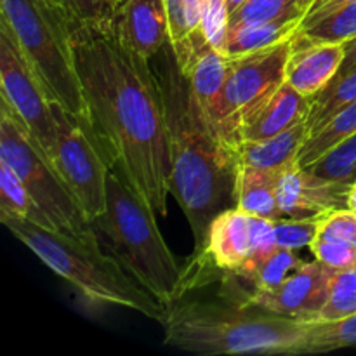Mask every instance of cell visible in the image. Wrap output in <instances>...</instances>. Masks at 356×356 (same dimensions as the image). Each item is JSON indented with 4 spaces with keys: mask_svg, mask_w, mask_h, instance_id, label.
I'll return each instance as SVG.
<instances>
[{
    "mask_svg": "<svg viewBox=\"0 0 356 356\" xmlns=\"http://www.w3.org/2000/svg\"><path fill=\"white\" fill-rule=\"evenodd\" d=\"M73 52L87 124L111 167L155 211L167 214L170 145L160 76L110 24L76 23Z\"/></svg>",
    "mask_w": 356,
    "mask_h": 356,
    "instance_id": "cell-1",
    "label": "cell"
},
{
    "mask_svg": "<svg viewBox=\"0 0 356 356\" xmlns=\"http://www.w3.org/2000/svg\"><path fill=\"white\" fill-rule=\"evenodd\" d=\"M160 82L169 125V190L190 222L195 247L202 250L212 219L235 202L238 163L233 145L216 132L198 108L172 51L170 63L162 66Z\"/></svg>",
    "mask_w": 356,
    "mask_h": 356,
    "instance_id": "cell-2",
    "label": "cell"
},
{
    "mask_svg": "<svg viewBox=\"0 0 356 356\" xmlns=\"http://www.w3.org/2000/svg\"><path fill=\"white\" fill-rule=\"evenodd\" d=\"M232 289L219 299L172 302L162 318L163 343L195 355H312V323L268 312Z\"/></svg>",
    "mask_w": 356,
    "mask_h": 356,
    "instance_id": "cell-3",
    "label": "cell"
},
{
    "mask_svg": "<svg viewBox=\"0 0 356 356\" xmlns=\"http://www.w3.org/2000/svg\"><path fill=\"white\" fill-rule=\"evenodd\" d=\"M90 228L101 247L160 305L167 308L184 298L186 268L167 247L155 211L115 170L108 176L106 209Z\"/></svg>",
    "mask_w": 356,
    "mask_h": 356,
    "instance_id": "cell-4",
    "label": "cell"
},
{
    "mask_svg": "<svg viewBox=\"0 0 356 356\" xmlns=\"http://www.w3.org/2000/svg\"><path fill=\"white\" fill-rule=\"evenodd\" d=\"M0 221L45 266L65 278L87 301L127 308L162 322L165 306L145 291L101 247L94 229L83 236H73L58 229L42 228L26 219L0 216Z\"/></svg>",
    "mask_w": 356,
    "mask_h": 356,
    "instance_id": "cell-5",
    "label": "cell"
},
{
    "mask_svg": "<svg viewBox=\"0 0 356 356\" xmlns=\"http://www.w3.org/2000/svg\"><path fill=\"white\" fill-rule=\"evenodd\" d=\"M6 24L52 101L87 122V108L73 52L76 19L58 0H0Z\"/></svg>",
    "mask_w": 356,
    "mask_h": 356,
    "instance_id": "cell-6",
    "label": "cell"
},
{
    "mask_svg": "<svg viewBox=\"0 0 356 356\" xmlns=\"http://www.w3.org/2000/svg\"><path fill=\"white\" fill-rule=\"evenodd\" d=\"M0 160L13 167L35 205L51 219L58 232L73 236L92 232L49 156L6 99L0 106Z\"/></svg>",
    "mask_w": 356,
    "mask_h": 356,
    "instance_id": "cell-7",
    "label": "cell"
},
{
    "mask_svg": "<svg viewBox=\"0 0 356 356\" xmlns=\"http://www.w3.org/2000/svg\"><path fill=\"white\" fill-rule=\"evenodd\" d=\"M58 139L51 156L56 172L79 204L87 222L106 209L111 165L86 120L75 118L56 103Z\"/></svg>",
    "mask_w": 356,
    "mask_h": 356,
    "instance_id": "cell-8",
    "label": "cell"
},
{
    "mask_svg": "<svg viewBox=\"0 0 356 356\" xmlns=\"http://www.w3.org/2000/svg\"><path fill=\"white\" fill-rule=\"evenodd\" d=\"M292 38L232 58L218 113V132L232 145L240 122L285 82Z\"/></svg>",
    "mask_w": 356,
    "mask_h": 356,
    "instance_id": "cell-9",
    "label": "cell"
},
{
    "mask_svg": "<svg viewBox=\"0 0 356 356\" xmlns=\"http://www.w3.org/2000/svg\"><path fill=\"white\" fill-rule=\"evenodd\" d=\"M0 87L2 99L10 104L51 160L59 131L56 103L3 23H0Z\"/></svg>",
    "mask_w": 356,
    "mask_h": 356,
    "instance_id": "cell-10",
    "label": "cell"
},
{
    "mask_svg": "<svg viewBox=\"0 0 356 356\" xmlns=\"http://www.w3.org/2000/svg\"><path fill=\"white\" fill-rule=\"evenodd\" d=\"M334 273V268L318 259L302 263L278 287L268 291L252 289L249 301L282 316L313 322L325 305Z\"/></svg>",
    "mask_w": 356,
    "mask_h": 356,
    "instance_id": "cell-11",
    "label": "cell"
},
{
    "mask_svg": "<svg viewBox=\"0 0 356 356\" xmlns=\"http://www.w3.org/2000/svg\"><path fill=\"white\" fill-rule=\"evenodd\" d=\"M170 51L193 92L198 108L218 132L219 103L228 79L232 58L212 47L202 30L195 31L183 45Z\"/></svg>",
    "mask_w": 356,
    "mask_h": 356,
    "instance_id": "cell-12",
    "label": "cell"
},
{
    "mask_svg": "<svg viewBox=\"0 0 356 356\" xmlns=\"http://www.w3.org/2000/svg\"><path fill=\"white\" fill-rule=\"evenodd\" d=\"M348 190L346 184L322 179L294 162L278 174V209L282 218H306L346 207Z\"/></svg>",
    "mask_w": 356,
    "mask_h": 356,
    "instance_id": "cell-13",
    "label": "cell"
},
{
    "mask_svg": "<svg viewBox=\"0 0 356 356\" xmlns=\"http://www.w3.org/2000/svg\"><path fill=\"white\" fill-rule=\"evenodd\" d=\"M309 110L312 97L305 96L291 83L284 82L245 115L236 129L232 145L238 141H259L280 134L308 120Z\"/></svg>",
    "mask_w": 356,
    "mask_h": 356,
    "instance_id": "cell-14",
    "label": "cell"
},
{
    "mask_svg": "<svg viewBox=\"0 0 356 356\" xmlns=\"http://www.w3.org/2000/svg\"><path fill=\"white\" fill-rule=\"evenodd\" d=\"M344 58L346 49L343 44H316L292 37L285 82L305 96H316L339 73Z\"/></svg>",
    "mask_w": 356,
    "mask_h": 356,
    "instance_id": "cell-15",
    "label": "cell"
},
{
    "mask_svg": "<svg viewBox=\"0 0 356 356\" xmlns=\"http://www.w3.org/2000/svg\"><path fill=\"white\" fill-rule=\"evenodd\" d=\"M250 214L232 207L219 212L211 221L205 243L198 256L225 273H238L249 259Z\"/></svg>",
    "mask_w": 356,
    "mask_h": 356,
    "instance_id": "cell-16",
    "label": "cell"
},
{
    "mask_svg": "<svg viewBox=\"0 0 356 356\" xmlns=\"http://www.w3.org/2000/svg\"><path fill=\"white\" fill-rule=\"evenodd\" d=\"M122 38L146 59L169 44V21L163 0H122L117 16Z\"/></svg>",
    "mask_w": 356,
    "mask_h": 356,
    "instance_id": "cell-17",
    "label": "cell"
},
{
    "mask_svg": "<svg viewBox=\"0 0 356 356\" xmlns=\"http://www.w3.org/2000/svg\"><path fill=\"white\" fill-rule=\"evenodd\" d=\"M308 124L294 125L287 131L259 141H238L233 145L236 163L257 169L282 170L298 162V155L308 138Z\"/></svg>",
    "mask_w": 356,
    "mask_h": 356,
    "instance_id": "cell-18",
    "label": "cell"
},
{
    "mask_svg": "<svg viewBox=\"0 0 356 356\" xmlns=\"http://www.w3.org/2000/svg\"><path fill=\"white\" fill-rule=\"evenodd\" d=\"M282 170L257 169L250 165H238L235 183V207L250 216L278 219L282 212L277 200L278 174Z\"/></svg>",
    "mask_w": 356,
    "mask_h": 356,
    "instance_id": "cell-19",
    "label": "cell"
},
{
    "mask_svg": "<svg viewBox=\"0 0 356 356\" xmlns=\"http://www.w3.org/2000/svg\"><path fill=\"white\" fill-rule=\"evenodd\" d=\"M301 21L302 17H284L271 23L229 28L228 38H226V56L236 58V56L249 54V52L271 47L278 42L292 38Z\"/></svg>",
    "mask_w": 356,
    "mask_h": 356,
    "instance_id": "cell-20",
    "label": "cell"
},
{
    "mask_svg": "<svg viewBox=\"0 0 356 356\" xmlns=\"http://www.w3.org/2000/svg\"><path fill=\"white\" fill-rule=\"evenodd\" d=\"M356 132V101L348 104L341 111H337L329 122L322 125L318 131L312 132L306 138L301 152L298 155V163L301 167H309L325 155L329 149L339 145L346 138L353 136Z\"/></svg>",
    "mask_w": 356,
    "mask_h": 356,
    "instance_id": "cell-21",
    "label": "cell"
},
{
    "mask_svg": "<svg viewBox=\"0 0 356 356\" xmlns=\"http://www.w3.org/2000/svg\"><path fill=\"white\" fill-rule=\"evenodd\" d=\"M0 216L26 219L42 228L56 229L51 219L35 205L21 177L2 160H0Z\"/></svg>",
    "mask_w": 356,
    "mask_h": 356,
    "instance_id": "cell-22",
    "label": "cell"
},
{
    "mask_svg": "<svg viewBox=\"0 0 356 356\" xmlns=\"http://www.w3.org/2000/svg\"><path fill=\"white\" fill-rule=\"evenodd\" d=\"M356 101V70L341 73L332 82L312 97V110L306 120L309 134L318 131L325 122H329L337 111Z\"/></svg>",
    "mask_w": 356,
    "mask_h": 356,
    "instance_id": "cell-23",
    "label": "cell"
},
{
    "mask_svg": "<svg viewBox=\"0 0 356 356\" xmlns=\"http://www.w3.org/2000/svg\"><path fill=\"white\" fill-rule=\"evenodd\" d=\"M356 37V2L312 23H301L294 38L316 44H348Z\"/></svg>",
    "mask_w": 356,
    "mask_h": 356,
    "instance_id": "cell-24",
    "label": "cell"
},
{
    "mask_svg": "<svg viewBox=\"0 0 356 356\" xmlns=\"http://www.w3.org/2000/svg\"><path fill=\"white\" fill-rule=\"evenodd\" d=\"M306 169L330 183L351 186L356 181V132Z\"/></svg>",
    "mask_w": 356,
    "mask_h": 356,
    "instance_id": "cell-25",
    "label": "cell"
},
{
    "mask_svg": "<svg viewBox=\"0 0 356 356\" xmlns=\"http://www.w3.org/2000/svg\"><path fill=\"white\" fill-rule=\"evenodd\" d=\"M356 313V264L336 270L330 280L329 296L313 322H336Z\"/></svg>",
    "mask_w": 356,
    "mask_h": 356,
    "instance_id": "cell-26",
    "label": "cell"
},
{
    "mask_svg": "<svg viewBox=\"0 0 356 356\" xmlns=\"http://www.w3.org/2000/svg\"><path fill=\"white\" fill-rule=\"evenodd\" d=\"M207 0H163L169 21V47L183 45L195 31L200 30L202 13Z\"/></svg>",
    "mask_w": 356,
    "mask_h": 356,
    "instance_id": "cell-27",
    "label": "cell"
},
{
    "mask_svg": "<svg viewBox=\"0 0 356 356\" xmlns=\"http://www.w3.org/2000/svg\"><path fill=\"white\" fill-rule=\"evenodd\" d=\"M284 17H305L296 0H247L229 14V28L243 24H263Z\"/></svg>",
    "mask_w": 356,
    "mask_h": 356,
    "instance_id": "cell-28",
    "label": "cell"
},
{
    "mask_svg": "<svg viewBox=\"0 0 356 356\" xmlns=\"http://www.w3.org/2000/svg\"><path fill=\"white\" fill-rule=\"evenodd\" d=\"M278 249L275 236V219L263 216H250V252L249 259L235 277L243 278L249 284L257 268Z\"/></svg>",
    "mask_w": 356,
    "mask_h": 356,
    "instance_id": "cell-29",
    "label": "cell"
},
{
    "mask_svg": "<svg viewBox=\"0 0 356 356\" xmlns=\"http://www.w3.org/2000/svg\"><path fill=\"white\" fill-rule=\"evenodd\" d=\"M309 351L325 353L339 348L356 346V313L336 322H309Z\"/></svg>",
    "mask_w": 356,
    "mask_h": 356,
    "instance_id": "cell-30",
    "label": "cell"
},
{
    "mask_svg": "<svg viewBox=\"0 0 356 356\" xmlns=\"http://www.w3.org/2000/svg\"><path fill=\"white\" fill-rule=\"evenodd\" d=\"M313 240L356 249V212L348 207L320 212Z\"/></svg>",
    "mask_w": 356,
    "mask_h": 356,
    "instance_id": "cell-31",
    "label": "cell"
},
{
    "mask_svg": "<svg viewBox=\"0 0 356 356\" xmlns=\"http://www.w3.org/2000/svg\"><path fill=\"white\" fill-rule=\"evenodd\" d=\"M305 261L291 249H280L278 247L259 268L254 273L252 280L249 282L252 285V289H275L285 280L291 273H294L296 270L302 266Z\"/></svg>",
    "mask_w": 356,
    "mask_h": 356,
    "instance_id": "cell-32",
    "label": "cell"
},
{
    "mask_svg": "<svg viewBox=\"0 0 356 356\" xmlns=\"http://www.w3.org/2000/svg\"><path fill=\"white\" fill-rule=\"evenodd\" d=\"M318 228V214L306 218H278L275 219V236L280 249H301L312 245Z\"/></svg>",
    "mask_w": 356,
    "mask_h": 356,
    "instance_id": "cell-33",
    "label": "cell"
},
{
    "mask_svg": "<svg viewBox=\"0 0 356 356\" xmlns=\"http://www.w3.org/2000/svg\"><path fill=\"white\" fill-rule=\"evenodd\" d=\"M200 30L204 31L209 44L219 52L226 54V38L229 31L228 0H207L202 13Z\"/></svg>",
    "mask_w": 356,
    "mask_h": 356,
    "instance_id": "cell-34",
    "label": "cell"
},
{
    "mask_svg": "<svg viewBox=\"0 0 356 356\" xmlns=\"http://www.w3.org/2000/svg\"><path fill=\"white\" fill-rule=\"evenodd\" d=\"M76 23L110 24L117 19L122 0H58Z\"/></svg>",
    "mask_w": 356,
    "mask_h": 356,
    "instance_id": "cell-35",
    "label": "cell"
},
{
    "mask_svg": "<svg viewBox=\"0 0 356 356\" xmlns=\"http://www.w3.org/2000/svg\"><path fill=\"white\" fill-rule=\"evenodd\" d=\"M309 249L316 259L325 263L327 266L334 268V270H344V268H351L356 264V249H351V247H341L313 240Z\"/></svg>",
    "mask_w": 356,
    "mask_h": 356,
    "instance_id": "cell-36",
    "label": "cell"
},
{
    "mask_svg": "<svg viewBox=\"0 0 356 356\" xmlns=\"http://www.w3.org/2000/svg\"><path fill=\"white\" fill-rule=\"evenodd\" d=\"M355 2L356 0H316V2L312 6V9L306 13V16L302 17L301 23H312V21L320 19V17L334 13V10L341 9V7L350 6V3H355Z\"/></svg>",
    "mask_w": 356,
    "mask_h": 356,
    "instance_id": "cell-37",
    "label": "cell"
},
{
    "mask_svg": "<svg viewBox=\"0 0 356 356\" xmlns=\"http://www.w3.org/2000/svg\"><path fill=\"white\" fill-rule=\"evenodd\" d=\"M344 49H346V58H344V63L343 66H341L339 73L344 72V70H348L350 66H353L356 63V37L353 40L348 42V44H344Z\"/></svg>",
    "mask_w": 356,
    "mask_h": 356,
    "instance_id": "cell-38",
    "label": "cell"
},
{
    "mask_svg": "<svg viewBox=\"0 0 356 356\" xmlns=\"http://www.w3.org/2000/svg\"><path fill=\"white\" fill-rule=\"evenodd\" d=\"M346 207L356 212V181L350 186L346 195Z\"/></svg>",
    "mask_w": 356,
    "mask_h": 356,
    "instance_id": "cell-39",
    "label": "cell"
},
{
    "mask_svg": "<svg viewBox=\"0 0 356 356\" xmlns=\"http://www.w3.org/2000/svg\"><path fill=\"white\" fill-rule=\"evenodd\" d=\"M315 2H316V0H296V6H298V9L301 10V13L306 16V13L312 9V6Z\"/></svg>",
    "mask_w": 356,
    "mask_h": 356,
    "instance_id": "cell-40",
    "label": "cell"
},
{
    "mask_svg": "<svg viewBox=\"0 0 356 356\" xmlns=\"http://www.w3.org/2000/svg\"><path fill=\"white\" fill-rule=\"evenodd\" d=\"M243 2H247V0H228V7H229V14L233 13V10L238 9L240 6H242Z\"/></svg>",
    "mask_w": 356,
    "mask_h": 356,
    "instance_id": "cell-41",
    "label": "cell"
},
{
    "mask_svg": "<svg viewBox=\"0 0 356 356\" xmlns=\"http://www.w3.org/2000/svg\"><path fill=\"white\" fill-rule=\"evenodd\" d=\"M351 70H356V63H355V65H353V66H350V68H348V70H344V72H341V73H346V72H351ZM341 73H337V75H341Z\"/></svg>",
    "mask_w": 356,
    "mask_h": 356,
    "instance_id": "cell-42",
    "label": "cell"
}]
</instances>
